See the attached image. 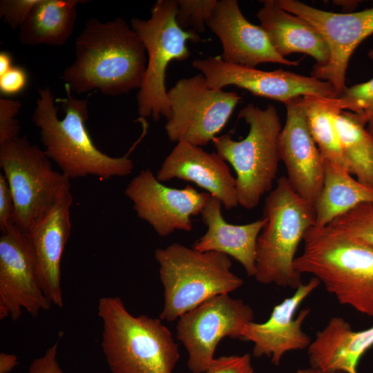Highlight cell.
Listing matches in <instances>:
<instances>
[{"label": "cell", "mask_w": 373, "mask_h": 373, "mask_svg": "<svg viewBox=\"0 0 373 373\" xmlns=\"http://www.w3.org/2000/svg\"><path fill=\"white\" fill-rule=\"evenodd\" d=\"M147 64L145 46L122 17L90 19L75 42V60L61 75L72 92L95 89L116 97L142 86Z\"/></svg>", "instance_id": "1"}, {"label": "cell", "mask_w": 373, "mask_h": 373, "mask_svg": "<svg viewBox=\"0 0 373 373\" xmlns=\"http://www.w3.org/2000/svg\"><path fill=\"white\" fill-rule=\"evenodd\" d=\"M66 97L59 99L64 117L57 116L55 97L49 87L38 90L39 97L32 122L39 128L43 149L48 157L69 179L95 176L102 180L125 177L133 170L129 153L111 157L94 144L86 126L88 119V97L73 96L65 85Z\"/></svg>", "instance_id": "2"}, {"label": "cell", "mask_w": 373, "mask_h": 373, "mask_svg": "<svg viewBox=\"0 0 373 373\" xmlns=\"http://www.w3.org/2000/svg\"><path fill=\"white\" fill-rule=\"evenodd\" d=\"M294 268L311 274L338 302L373 316V248L328 227H310Z\"/></svg>", "instance_id": "3"}, {"label": "cell", "mask_w": 373, "mask_h": 373, "mask_svg": "<svg viewBox=\"0 0 373 373\" xmlns=\"http://www.w3.org/2000/svg\"><path fill=\"white\" fill-rule=\"evenodd\" d=\"M97 315L102 322V348L112 373H172L178 345L160 318L135 316L119 297H103Z\"/></svg>", "instance_id": "4"}, {"label": "cell", "mask_w": 373, "mask_h": 373, "mask_svg": "<svg viewBox=\"0 0 373 373\" xmlns=\"http://www.w3.org/2000/svg\"><path fill=\"white\" fill-rule=\"evenodd\" d=\"M267 222L256 244V280L296 289L303 283L294 268L296 253L307 231L315 224L314 206L300 198L286 177L277 180L265 199Z\"/></svg>", "instance_id": "5"}, {"label": "cell", "mask_w": 373, "mask_h": 373, "mask_svg": "<svg viewBox=\"0 0 373 373\" xmlns=\"http://www.w3.org/2000/svg\"><path fill=\"white\" fill-rule=\"evenodd\" d=\"M164 289L162 321H174L204 301L229 294L243 280L233 274L229 256L218 251H200L174 242L155 251Z\"/></svg>", "instance_id": "6"}, {"label": "cell", "mask_w": 373, "mask_h": 373, "mask_svg": "<svg viewBox=\"0 0 373 373\" xmlns=\"http://www.w3.org/2000/svg\"><path fill=\"white\" fill-rule=\"evenodd\" d=\"M249 125L247 135L236 141L229 134L212 142L218 155L229 162L236 173L238 205L253 209L262 195L271 191L280 161L278 137L282 130L277 109L268 105L262 109L248 104L238 115Z\"/></svg>", "instance_id": "7"}, {"label": "cell", "mask_w": 373, "mask_h": 373, "mask_svg": "<svg viewBox=\"0 0 373 373\" xmlns=\"http://www.w3.org/2000/svg\"><path fill=\"white\" fill-rule=\"evenodd\" d=\"M178 0H157L151 9L149 19L131 20L146 51L147 64L142 86L137 95L138 113L142 118L158 121L161 116L169 119L171 109L165 85L166 70L171 61H184L191 55L189 41L201 39L193 30H185L177 23Z\"/></svg>", "instance_id": "8"}, {"label": "cell", "mask_w": 373, "mask_h": 373, "mask_svg": "<svg viewBox=\"0 0 373 373\" xmlns=\"http://www.w3.org/2000/svg\"><path fill=\"white\" fill-rule=\"evenodd\" d=\"M51 162L26 136L0 144V166L12 195L16 225L25 232L70 191V179L53 169Z\"/></svg>", "instance_id": "9"}, {"label": "cell", "mask_w": 373, "mask_h": 373, "mask_svg": "<svg viewBox=\"0 0 373 373\" xmlns=\"http://www.w3.org/2000/svg\"><path fill=\"white\" fill-rule=\"evenodd\" d=\"M171 117L164 128L171 142L204 146L222 131L240 97L210 88L203 74L182 78L168 90Z\"/></svg>", "instance_id": "10"}, {"label": "cell", "mask_w": 373, "mask_h": 373, "mask_svg": "<svg viewBox=\"0 0 373 373\" xmlns=\"http://www.w3.org/2000/svg\"><path fill=\"white\" fill-rule=\"evenodd\" d=\"M254 317L249 305L229 294L213 296L182 315L176 337L188 352L190 372L204 373L219 342L225 337L241 340L245 327Z\"/></svg>", "instance_id": "11"}, {"label": "cell", "mask_w": 373, "mask_h": 373, "mask_svg": "<svg viewBox=\"0 0 373 373\" xmlns=\"http://www.w3.org/2000/svg\"><path fill=\"white\" fill-rule=\"evenodd\" d=\"M276 4L311 23L322 35L329 51L327 63L314 66L311 76L329 82L339 97L346 89L349 61L357 46L373 34V8L351 13L319 10L296 0H275Z\"/></svg>", "instance_id": "12"}, {"label": "cell", "mask_w": 373, "mask_h": 373, "mask_svg": "<svg viewBox=\"0 0 373 373\" xmlns=\"http://www.w3.org/2000/svg\"><path fill=\"white\" fill-rule=\"evenodd\" d=\"M191 66L206 77L210 88L228 86L245 89L256 96L281 102L307 95L334 97L336 93L328 82L281 68L265 71L224 61L220 56L194 59Z\"/></svg>", "instance_id": "13"}, {"label": "cell", "mask_w": 373, "mask_h": 373, "mask_svg": "<svg viewBox=\"0 0 373 373\" xmlns=\"http://www.w3.org/2000/svg\"><path fill=\"white\" fill-rule=\"evenodd\" d=\"M51 304L41 287L28 234L15 226L0 237V319L10 316L15 321L23 309L36 317Z\"/></svg>", "instance_id": "14"}, {"label": "cell", "mask_w": 373, "mask_h": 373, "mask_svg": "<svg viewBox=\"0 0 373 373\" xmlns=\"http://www.w3.org/2000/svg\"><path fill=\"white\" fill-rule=\"evenodd\" d=\"M124 194L133 202L137 216L162 237L176 230L191 231V216L201 213L211 196L191 185L168 187L149 169L141 170L128 184Z\"/></svg>", "instance_id": "15"}, {"label": "cell", "mask_w": 373, "mask_h": 373, "mask_svg": "<svg viewBox=\"0 0 373 373\" xmlns=\"http://www.w3.org/2000/svg\"><path fill=\"white\" fill-rule=\"evenodd\" d=\"M285 105L286 119L278 137L280 161L291 189L314 206L323 186L324 160L309 128L303 97Z\"/></svg>", "instance_id": "16"}, {"label": "cell", "mask_w": 373, "mask_h": 373, "mask_svg": "<svg viewBox=\"0 0 373 373\" xmlns=\"http://www.w3.org/2000/svg\"><path fill=\"white\" fill-rule=\"evenodd\" d=\"M315 277L302 284L295 293L274 306L269 319L264 323L251 321L245 327L241 340L254 343L252 354L256 358L266 356L278 365L283 355L289 351L307 349L311 337L303 332L302 324L309 314L308 307L294 317L303 300L319 285Z\"/></svg>", "instance_id": "17"}, {"label": "cell", "mask_w": 373, "mask_h": 373, "mask_svg": "<svg viewBox=\"0 0 373 373\" xmlns=\"http://www.w3.org/2000/svg\"><path fill=\"white\" fill-rule=\"evenodd\" d=\"M207 26L220 39L225 62L252 68L266 63L299 64L278 54L262 27L244 17L236 0L218 1Z\"/></svg>", "instance_id": "18"}, {"label": "cell", "mask_w": 373, "mask_h": 373, "mask_svg": "<svg viewBox=\"0 0 373 373\" xmlns=\"http://www.w3.org/2000/svg\"><path fill=\"white\" fill-rule=\"evenodd\" d=\"M155 176L161 182L174 178L192 182L218 198L227 210L238 205L236 178L226 162L217 153L200 146L178 142Z\"/></svg>", "instance_id": "19"}, {"label": "cell", "mask_w": 373, "mask_h": 373, "mask_svg": "<svg viewBox=\"0 0 373 373\" xmlns=\"http://www.w3.org/2000/svg\"><path fill=\"white\" fill-rule=\"evenodd\" d=\"M71 192L64 195L27 233L41 287L52 304L62 307L61 260L71 230Z\"/></svg>", "instance_id": "20"}, {"label": "cell", "mask_w": 373, "mask_h": 373, "mask_svg": "<svg viewBox=\"0 0 373 373\" xmlns=\"http://www.w3.org/2000/svg\"><path fill=\"white\" fill-rule=\"evenodd\" d=\"M221 208V202L211 195L200 213L207 229L195 242L193 249L231 256L242 265L248 276L254 277L257 240L267 220L262 217L249 224H229L224 219Z\"/></svg>", "instance_id": "21"}, {"label": "cell", "mask_w": 373, "mask_h": 373, "mask_svg": "<svg viewBox=\"0 0 373 373\" xmlns=\"http://www.w3.org/2000/svg\"><path fill=\"white\" fill-rule=\"evenodd\" d=\"M256 13L260 26L274 50L285 57L303 53L316 60V66L325 65L329 58L327 44L308 21L279 7L275 0H263Z\"/></svg>", "instance_id": "22"}, {"label": "cell", "mask_w": 373, "mask_h": 373, "mask_svg": "<svg viewBox=\"0 0 373 373\" xmlns=\"http://www.w3.org/2000/svg\"><path fill=\"white\" fill-rule=\"evenodd\" d=\"M373 346V325L354 331L342 317H333L316 333L307 349L310 367L328 371L358 373L361 356Z\"/></svg>", "instance_id": "23"}, {"label": "cell", "mask_w": 373, "mask_h": 373, "mask_svg": "<svg viewBox=\"0 0 373 373\" xmlns=\"http://www.w3.org/2000/svg\"><path fill=\"white\" fill-rule=\"evenodd\" d=\"M373 202V186L354 178L346 169L324 160L322 189L314 205L316 228H323L358 205Z\"/></svg>", "instance_id": "24"}, {"label": "cell", "mask_w": 373, "mask_h": 373, "mask_svg": "<svg viewBox=\"0 0 373 373\" xmlns=\"http://www.w3.org/2000/svg\"><path fill=\"white\" fill-rule=\"evenodd\" d=\"M82 0H39L19 28L18 38L26 46H60L70 39Z\"/></svg>", "instance_id": "25"}, {"label": "cell", "mask_w": 373, "mask_h": 373, "mask_svg": "<svg viewBox=\"0 0 373 373\" xmlns=\"http://www.w3.org/2000/svg\"><path fill=\"white\" fill-rule=\"evenodd\" d=\"M334 120L347 171L360 182L373 186V134L351 111H342Z\"/></svg>", "instance_id": "26"}, {"label": "cell", "mask_w": 373, "mask_h": 373, "mask_svg": "<svg viewBox=\"0 0 373 373\" xmlns=\"http://www.w3.org/2000/svg\"><path fill=\"white\" fill-rule=\"evenodd\" d=\"M303 99L309 128L323 160L346 169L334 120L346 110L344 102L339 97L307 95Z\"/></svg>", "instance_id": "27"}, {"label": "cell", "mask_w": 373, "mask_h": 373, "mask_svg": "<svg viewBox=\"0 0 373 373\" xmlns=\"http://www.w3.org/2000/svg\"><path fill=\"white\" fill-rule=\"evenodd\" d=\"M327 227L373 248V202L358 205Z\"/></svg>", "instance_id": "28"}, {"label": "cell", "mask_w": 373, "mask_h": 373, "mask_svg": "<svg viewBox=\"0 0 373 373\" xmlns=\"http://www.w3.org/2000/svg\"><path fill=\"white\" fill-rule=\"evenodd\" d=\"M218 0H178L176 22L183 30L196 32L205 30V26L213 15Z\"/></svg>", "instance_id": "29"}, {"label": "cell", "mask_w": 373, "mask_h": 373, "mask_svg": "<svg viewBox=\"0 0 373 373\" xmlns=\"http://www.w3.org/2000/svg\"><path fill=\"white\" fill-rule=\"evenodd\" d=\"M346 110L356 113L373 134V78L347 87L339 96Z\"/></svg>", "instance_id": "30"}, {"label": "cell", "mask_w": 373, "mask_h": 373, "mask_svg": "<svg viewBox=\"0 0 373 373\" xmlns=\"http://www.w3.org/2000/svg\"><path fill=\"white\" fill-rule=\"evenodd\" d=\"M21 107L19 100L0 97V144L20 137L21 127L17 116Z\"/></svg>", "instance_id": "31"}, {"label": "cell", "mask_w": 373, "mask_h": 373, "mask_svg": "<svg viewBox=\"0 0 373 373\" xmlns=\"http://www.w3.org/2000/svg\"><path fill=\"white\" fill-rule=\"evenodd\" d=\"M39 0H1L0 17L12 30L19 29Z\"/></svg>", "instance_id": "32"}, {"label": "cell", "mask_w": 373, "mask_h": 373, "mask_svg": "<svg viewBox=\"0 0 373 373\" xmlns=\"http://www.w3.org/2000/svg\"><path fill=\"white\" fill-rule=\"evenodd\" d=\"M204 373H255L251 355L222 356L214 358Z\"/></svg>", "instance_id": "33"}, {"label": "cell", "mask_w": 373, "mask_h": 373, "mask_svg": "<svg viewBox=\"0 0 373 373\" xmlns=\"http://www.w3.org/2000/svg\"><path fill=\"white\" fill-rule=\"evenodd\" d=\"M16 225L15 207L8 181L0 173V231L8 232Z\"/></svg>", "instance_id": "34"}, {"label": "cell", "mask_w": 373, "mask_h": 373, "mask_svg": "<svg viewBox=\"0 0 373 373\" xmlns=\"http://www.w3.org/2000/svg\"><path fill=\"white\" fill-rule=\"evenodd\" d=\"M59 340L31 363L28 373H64L57 359Z\"/></svg>", "instance_id": "35"}, {"label": "cell", "mask_w": 373, "mask_h": 373, "mask_svg": "<svg viewBox=\"0 0 373 373\" xmlns=\"http://www.w3.org/2000/svg\"><path fill=\"white\" fill-rule=\"evenodd\" d=\"M27 75L19 67H12L7 73L0 76V91L3 95L19 93L26 86Z\"/></svg>", "instance_id": "36"}, {"label": "cell", "mask_w": 373, "mask_h": 373, "mask_svg": "<svg viewBox=\"0 0 373 373\" xmlns=\"http://www.w3.org/2000/svg\"><path fill=\"white\" fill-rule=\"evenodd\" d=\"M18 364L15 354L1 352L0 354V373H9Z\"/></svg>", "instance_id": "37"}, {"label": "cell", "mask_w": 373, "mask_h": 373, "mask_svg": "<svg viewBox=\"0 0 373 373\" xmlns=\"http://www.w3.org/2000/svg\"><path fill=\"white\" fill-rule=\"evenodd\" d=\"M11 57L7 52H0V76L7 73L12 66Z\"/></svg>", "instance_id": "38"}, {"label": "cell", "mask_w": 373, "mask_h": 373, "mask_svg": "<svg viewBox=\"0 0 373 373\" xmlns=\"http://www.w3.org/2000/svg\"><path fill=\"white\" fill-rule=\"evenodd\" d=\"M296 373H345L342 371H328V370H322L318 369L312 368L311 367L307 368L299 369L297 370Z\"/></svg>", "instance_id": "39"}, {"label": "cell", "mask_w": 373, "mask_h": 373, "mask_svg": "<svg viewBox=\"0 0 373 373\" xmlns=\"http://www.w3.org/2000/svg\"><path fill=\"white\" fill-rule=\"evenodd\" d=\"M367 55H368L369 58H370V59H372V60H373V49H371V50L368 52Z\"/></svg>", "instance_id": "40"}]
</instances>
